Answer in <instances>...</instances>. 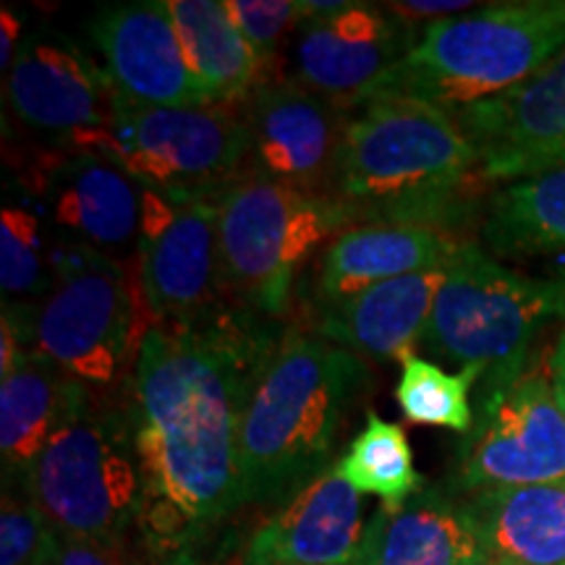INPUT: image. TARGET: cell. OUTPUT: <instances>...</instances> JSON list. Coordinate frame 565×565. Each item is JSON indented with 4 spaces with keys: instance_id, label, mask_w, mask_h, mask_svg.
I'll return each instance as SVG.
<instances>
[{
    "instance_id": "cell-24",
    "label": "cell",
    "mask_w": 565,
    "mask_h": 565,
    "mask_svg": "<svg viewBox=\"0 0 565 565\" xmlns=\"http://www.w3.org/2000/svg\"><path fill=\"white\" fill-rule=\"evenodd\" d=\"M194 79L210 105L238 108L257 84L263 63L221 0H166Z\"/></svg>"
},
{
    "instance_id": "cell-11",
    "label": "cell",
    "mask_w": 565,
    "mask_h": 565,
    "mask_svg": "<svg viewBox=\"0 0 565 565\" xmlns=\"http://www.w3.org/2000/svg\"><path fill=\"white\" fill-rule=\"evenodd\" d=\"M475 145L482 183L565 168V47L519 87L454 110Z\"/></svg>"
},
{
    "instance_id": "cell-34",
    "label": "cell",
    "mask_w": 565,
    "mask_h": 565,
    "mask_svg": "<svg viewBox=\"0 0 565 565\" xmlns=\"http://www.w3.org/2000/svg\"><path fill=\"white\" fill-rule=\"evenodd\" d=\"M550 380H553L555 398L557 404H561V412L565 416V328L563 333L557 335L553 356H550Z\"/></svg>"
},
{
    "instance_id": "cell-26",
    "label": "cell",
    "mask_w": 565,
    "mask_h": 565,
    "mask_svg": "<svg viewBox=\"0 0 565 565\" xmlns=\"http://www.w3.org/2000/svg\"><path fill=\"white\" fill-rule=\"evenodd\" d=\"M335 471L359 494H374L383 505L406 503L424 487L404 427L380 419L374 412L366 414L364 429L353 437Z\"/></svg>"
},
{
    "instance_id": "cell-32",
    "label": "cell",
    "mask_w": 565,
    "mask_h": 565,
    "mask_svg": "<svg viewBox=\"0 0 565 565\" xmlns=\"http://www.w3.org/2000/svg\"><path fill=\"white\" fill-rule=\"evenodd\" d=\"M387 9L398 13L401 19L414 21V19H454L461 17L463 11L475 9V3L469 0H437V3H429V0H412V3H387Z\"/></svg>"
},
{
    "instance_id": "cell-17",
    "label": "cell",
    "mask_w": 565,
    "mask_h": 565,
    "mask_svg": "<svg viewBox=\"0 0 565 565\" xmlns=\"http://www.w3.org/2000/svg\"><path fill=\"white\" fill-rule=\"evenodd\" d=\"M51 221L100 252L126 249L141 228V186L113 162L92 154H45L30 173Z\"/></svg>"
},
{
    "instance_id": "cell-4",
    "label": "cell",
    "mask_w": 565,
    "mask_h": 565,
    "mask_svg": "<svg viewBox=\"0 0 565 565\" xmlns=\"http://www.w3.org/2000/svg\"><path fill=\"white\" fill-rule=\"evenodd\" d=\"M563 47L565 0L487 6L424 26L412 53L387 68L356 103L406 97L454 113L519 87Z\"/></svg>"
},
{
    "instance_id": "cell-6",
    "label": "cell",
    "mask_w": 565,
    "mask_h": 565,
    "mask_svg": "<svg viewBox=\"0 0 565 565\" xmlns=\"http://www.w3.org/2000/svg\"><path fill=\"white\" fill-rule=\"evenodd\" d=\"M215 202L225 301L265 322L288 312L301 267L351 228L333 196L254 175H242Z\"/></svg>"
},
{
    "instance_id": "cell-1",
    "label": "cell",
    "mask_w": 565,
    "mask_h": 565,
    "mask_svg": "<svg viewBox=\"0 0 565 565\" xmlns=\"http://www.w3.org/2000/svg\"><path fill=\"white\" fill-rule=\"evenodd\" d=\"M270 322L228 312L200 330H147L126 398L141 475L139 545L158 565L196 553L242 500L238 422L267 353Z\"/></svg>"
},
{
    "instance_id": "cell-10",
    "label": "cell",
    "mask_w": 565,
    "mask_h": 565,
    "mask_svg": "<svg viewBox=\"0 0 565 565\" xmlns=\"http://www.w3.org/2000/svg\"><path fill=\"white\" fill-rule=\"evenodd\" d=\"M565 479V416L553 380L524 370L511 383L482 387L475 424L458 443L448 487L475 494Z\"/></svg>"
},
{
    "instance_id": "cell-9",
    "label": "cell",
    "mask_w": 565,
    "mask_h": 565,
    "mask_svg": "<svg viewBox=\"0 0 565 565\" xmlns=\"http://www.w3.org/2000/svg\"><path fill=\"white\" fill-rule=\"evenodd\" d=\"M34 353L87 387H110L131 362L137 309L126 270L108 252L63 238L53 246V286L34 303H3Z\"/></svg>"
},
{
    "instance_id": "cell-8",
    "label": "cell",
    "mask_w": 565,
    "mask_h": 565,
    "mask_svg": "<svg viewBox=\"0 0 565 565\" xmlns=\"http://www.w3.org/2000/svg\"><path fill=\"white\" fill-rule=\"evenodd\" d=\"M63 540L129 542L141 508V475L126 404H92L68 422L24 479Z\"/></svg>"
},
{
    "instance_id": "cell-23",
    "label": "cell",
    "mask_w": 565,
    "mask_h": 565,
    "mask_svg": "<svg viewBox=\"0 0 565 565\" xmlns=\"http://www.w3.org/2000/svg\"><path fill=\"white\" fill-rule=\"evenodd\" d=\"M461 498L490 565H565V479Z\"/></svg>"
},
{
    "instance_id": "cell-20",
    "label": "cell",
    "mask_w": 565,
    "mask_h": 565,
    "mask_svg": "<svg viewBox=\"0 0 565 565\" xmlns=\"http://www.w3.org/2000/svg\"><path fill=\"white\" fill-rule=\"evenodd\" d=\"M353 565H487L461 494L424 484L406 503L380 505Z\"/></svg>"
},
{
    "instance_id": "cell-19",
    "label": "cell",
    "mask_w": 565,
    "mask_h": 565,
    "mask_svg": "<svg viewBox=\"0 0 565 565\" xmlns=\"http://www.w3.org/2000/svg\"><path fill=\"white\" fill-rule=\"evenodd\" d=\"M450 263V259H448ZM448 263L366 288L333 303H317L309 333L362 359L404 362L433 315Z\"/></svg>"
},
{
    "instance_id": "cell-5",
    "label": "cell",
    "mask_w": 565,
    "mask_h": 565,
    "mask_svg": "<svg viewBox=\"0 0 565 565\" xmlns=\"http://www.w3.org/2000/svg\"><path fill=\"white\" fill-rule=\"evenodd\" d=\"M561 317V278H532L498 263L479 244H461L416 349L463 370H482V387L503 385L526 370L534 338Z\"/></svg>"
},
{
    "instance_id": "cell-3",
    "label": "cell",
    "mask_w": 565,
    "mask_h": 565,
    "mask_svg": "<svg viewBox=\"0 0 565 565\" xmlns=\"http://www.w3.org/2000/svg\"><path fill=\"white\" fill-rule=\"evenodd\" d=\"M364 359L288 330L267 353L238 422L244 505H282L324 475L345 414L364 393Z\"/></svg>"
},
{
    "instance_id": "cell-33",
    "label": "cell",
    "mask_w": 565,
    "mask_h": 565,
    "mask_svg": "<svg viewBox=\"0 0 565 565\" xmlns=\"http://www.w3.org/2000/svg\"><path fill=\"white\" fill-rule=\"evenodd\" d=\"M21 42H24L21 40V19L3 6V13H0V66H3L6 74L13 66Z\"/></svg>"
},
{
    "instance_id": "cell-12",
    "label": "cell",
    "mask_w": 565,
    "mask_h": 565,
    "mask_svg": "<svg viewBox=\"0 0 565 565\" xmlns=\"http://www.w3.org/2000/svg\"><path fill=\"white\" fill-rule=\"evenodd\" d=\"M249 134L246 173L309 194H328L345 108L294 79H265L242 103Z\"/></svg>"
},
{
    "instance_id": "cell-30",
    "label": "cell",
    "mask_w": 565,
    "mask_h": 565,
    "mask_svg": "<svg viewBox=\"0 0 565 565\" xmlns=\"http://www.w3.org/2000/svg\"><path fill=\"white\" fill-rule=\"evenodd\" d=\"M225 9L257 53L263 71H270L280 53V40L301 21L299 0H228Z\"/></svg>"
},
{
    "instance_id": "cell-21",
    "label": "cell",
    "mask_w": 565,
    "mask_h": 565,
    "mask_svg": "<svg viewBox=\"0 0 565 565\" xmlns=\"http://www.w3.org/2000/svg\"><path fill=\"white\" fill-rule=\"evenodd\" d=\"M461 242L424 225H353L315 257V303L349 296L448 263Z\"/></svg>"
},
{
    "instance_id": "cell-18",
    "label": "cell",
    "mask_w": 565,
    "mask_h": 565,
    "mask_svg": "<svg viewBox=\"0 0 565 565\" xmlns=\"http://www.w3.org/2000/svg\"><path fill=\"white\" fill-rule=\"evenodd\" d=\"M364 529L362 494L333 466L257 526L242 565H353Z\"/></svg>"
},
{
    "instance_id": "cell-13",
    "label": "cell",
    "mask_w": 565,
    "mask_h": 565,
    "mask_svg": "<svg viewBox=\"0 0 565 565\" xmlns=\"http://www.w3.org/2000/svg\"><path fill=\"white\" fill-rule=\"evenodd\" d=\"M294 82L349 108L419 42L422 32L387 6L349 3L294 30Z\"/></svg>"
},
{
    "instance_id": "cell-15",
    "label": "cell",
    "mask_w": 565,
    "mask_h": 565,
    "mask_svg": "<svg viewBox=\"0 0 565 565\" xmlns=\"http://www.w3.org/2000/svg\"><path fill=\"white\" fill-rule=\"evenodd\" d=\"M6 95L21 124L68 141L113 121L118 92L108 71L61 34L21 42L6 76Z\"/></svg>"
},
{
    "instance_id": "cell-35",
    "label": "cell",
    "mask_w": 565,
    "mask_h": 565,
    "mask_svg": "<svg viewBox=\"0 0 565 565\" xmlns=\"http://www.w3.org/2000/svg\"><path fill=\"white\" fill-rule=\"evenodd\" d=\"M561 280H563V282H565V273H563V275H561Z\"/></svg>"
},
{
    "instance_id": "cell-27",
    "label": "cell",
    "mask_w": 565,
    "mask_h": 565,
    "mask_svg": "<svg viewBox=\"0 0 565 565\" xmlns=\"http://www.w3.org/2000/svg\"><path fill=\"white\" fill-rule=\"evenodd\" d=\"M482 377V370H475V366L461 372H445L433 359L412 353L401 362L395 401H398L401 414L412 424L454 429L458 435H466L475 424V406H471L469 393Z\"/></svg>"
},
{
    "instance_id": "cell-36",
    "label": "cell",
    "mask_w": 565,
    "mask_h": 565,
    "mask_svg": "<svg viewBox=\"0 0 565 565\" xmlns=\"http://www.w3.org/2000/svg\"><path fill=\"white\" fill-rule=\"evenodd\" d=\"M487 565H490V563H487Z\"/></svg>"
},
{
    "instance_id": "cell-2",
    "label": "cell",
    "mask_w": 565,
    "mask_h": 565,
    "mask_svg": "<svg viewBox=\"0 0 565 565\" xmlns=\"http://www.w3.org/2000/svg\"><path fill=\"white\" fill-rule=\"evenodd\" d=\"M479 158L454 113L406 97H370L345 108L328 196L353 225L466 223Z\"/></svg>"
},
{
    "instance_id": "cell-28",
    "label": "cell",
    "mask_w": 565,
    "mask_h": 565,
    "mask_svg": "<svg viewBox=\"0 0 565 565\" xmlns=\"http://www.w3.org/2000/svg\"><path fill=\"white\" fill-rule=\"evenodd\" d=\"M53 286V246H45L40 217L19 204L0 212V288L3 301L45 296Z\"/></svg>"
},
{
    "instance_id": "cell-29",
    "label": "cell",
    "mask_w": 565,
    "mask_h": 565,
    "mask_svg": "<svg viewBox=\"0 0 565 565\" xmlns=\"http://www.w3.org/2000/svg\"><path fill=\"white\" fill-rule=\"evenodd\" d=\"M63 536L32 500L24 482H3L0 565H55Z\"/></svg>"
},
{
    "instance_id": "cell-22",
    "label": "cell",
    "mask_w": 565,
    "mask_h": 565,
    "mask_svg": "<svg viewBox=\"0 0 565 565\" xmlns=\"http://www.w3.org/2000/svg\"><path fill=\"white\" fill-rule=\"evenodd\" d=\"M92 387L42 353L0 380V461L3 482H24L55 435L92 404Z\"/></svg>"
},
{
    "instance_id": "cell-14",
    "label": "cell",
    "mask_w": 565,
    "mask_h": 565,
    "mask_svg": "<svg viewBox=\"0 0 565 565\" xmlns=\"http://www.w3.org/2000/svg\"><path fill=\"white\" fill-rule=\"evenodd\" d=\"M137 254L141 299L158 328L200 330L233 312L217 257V202L179 204L166 231L139 238Z\"/></svg>"
},
{
    "instance_id": "cell-16",
    "label": "cell",
    "mask_w": 565,
    "mask_h": 565,
    "mask_svg": "<svg viewBox=\"0 0 565 565\" xmlns=\"http://www.w3.org/2000/svg\"><path fill=\"white\" fill-rule=\"evenodd\" d=\"M113 87L124 100L150 108H207L175 34L166 0L103 6L87 24Z\"/></svg>"
},
{
    "instance_id": "cell-25",
    "label": "cell",
    "mask_w": 565,
    "mask_h": 565,
    "mask_svg": "<svg viewBox=\"0 0 565 565\" xmlns=\"http://www.w3.org/2000/svg\"><path fill=\"white\" fill-rule=\"evenodd\" d=\"M479 246L492 257L565 254V168L500 186Z\"/></svg>"
},
{
    "instance_id": "cell-31",
    "label": "cell",
    "mask_w": 565,
    "mask_h": 565,
    "mask_svg": "<svg viewBox=\"0 0 565 565\" xmlns=\"http://www.w3.org/2000/svg\"><path fill=\"white\" fill-rule=\"evenodd\" d=\"M55 565H141L137 555L126 547V542H82V540H66Z\"/></svg>"
},
{
    "instance_id": "cell-7",
    "label": "cell",
    "mask_w": 565,
    "mask_h": 565,
    "mask_svg": "<svg viewBox=\"0 0 565 565\" xmlns=\"http://www.w3.org/2000/svg\"><path fill=\"white\" fill-rule=\"evenodd\" d=\"M63 150L108 160L175 204L215 202L246 173L249 134L242 105L150 108L118 95L113 121L63 141Z\"/></svg>"
}]
</instances>
